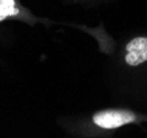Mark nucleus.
<instances>
[{"mask_svg":"<svg viewBox=\"0 0 147 138\" xmlns=\"http://www.w3.org/2000/svg\"><path fill=\"white\" fill-rule=\"evenodd\" d=\"M125 61L129 66L147 61V37H136L126 45Z\"/></svg>","mask_w":147,"mask_h":138,"instance_id":"obj_2","label":"nucleus"},{"mask_svg":"<svg viewBox=\"0 0 147 138\" xmlns=\"http://www.w3.org/2000/svg\"><path fill=\"white\" fill-rule=\"evenodd\" d=\"M21 14V6L18 0H0V22L9 19L19 18Z\"/></svg>","mask_w":147,"mask_h":138,"instance_id":"obj_3","label":"nucleus"},{"mask_svg":"<svg viewBox=\"0 0 147 138\" xmlns=\"http://www.w3.org/2000/svg\"><path fill=\"white\" fill-rule=\"evenodd\" d=\"M97 126L104 129H114L136 120V115L125 110H104L97 112L92 117Z\"/></svg>","mask_w":147,"mask_h":138,"instance_id":"obj_1","label":"nucleus"}]
</instances>
